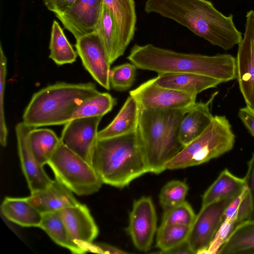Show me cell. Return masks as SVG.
<instances>
[{"instance_id":"cell-1","label":"cell","mask_w":254,"mask_h":254,"mask_svg":"<svg viewBox=\"0 0 254 254\" xmlns=\"http://www.w3.org/2000/svg\"><path fill=\"white\" fill-rule=\"evenodd\" d=\"M144 10L172 19L224 50L239 45L243 38L233 15L225 16L206 0H147Z\"/></svg>"},{"instance_id":"cell-2","label":"cell","mask_w":254,"mask_h":254,"mask_svg":"<svg viewBox=\"0 0 254 254\" xmlns=\"http://www.w3.org/2000/svg\"><path fill=\"white\" fill-rule=\"evenodd\" d=\"M127 59L137 68L159 73H190L226 82L237 78L236 59L229 54L209 56L182 53L148 44H135Z\"/></svg>"},{"instance_id":"cell-3","label":"cell","mask_w":254,"mask_h":254,"mask_svg":"<svg viewBox=\"0 0 254 254\" xmlns=\"http://www.w3.org/2000/svg\"><path fill=\"white\" fill-rule=\"evenodd\" d=\"M91 165L103 184L120 189L149 172L139 127L131 133L98 139Z\"/></svg>"},{"instance_id":"cell-4","label":"cell","mask_w":254,"mask_h":254,"mask_svg":"<svg viewBox=\"0 0 254 254\" xmlns=\"http://www.w3.org/2000/svg\"><path fill=\"white\" fill-rule=\"evenodd\" d=\"M99 92L91 82H61L48 86L33 94L24 112L23 122L34 128L64 125L85 101Z\"/></svg>"},{"instance_id":"cell-5","label":"cell","mask_w":254,"mask_h":254,"mask_svg":"<svg viewBox=\"0 0 254 254\" xmlns=\"http://www.w3.org/2000/svg\"><path fill=\"white\" fill-rule=\"evenodd\" d=\"M192 107L168 110L140 107L139 129L150 173L159 174L166 170V163L184 147L179 138V127Z\"/></svg>"},{"instance_id":"cell-6","label":"cell","mask_w":254,"mask_h":254,"mask_svg":"<svg viewBox=\"0 0 254 254\" xmlns=\"http://www.w3.org/2000/svg\"><path fill=\"white\" fill-rule=\"evenodd\" d=\"M235 136L224 116H215L209 126L165 165V169H184L217 158L234 147Z\"/></svg>"},{"instance_id":"cell-7","label":"cell","mask_w":254,"mask_h":254,"mask_svg":"<svg viewBox=\"0 0 254 254\" xmlns=\"http://www.w3.org/2000/svg\"><path fill=\"white\" fill-rule=\"evenodd\" d=\"M47 164L56 179L77 195L93 194L103 184L92 166L61 141Z\"/></svg>"},{"instance_id":"cell-8","label":"cell","mask_w":254,"mask_h":254,"mask_svg":"<svg viewBox=\"0 0 254 254\" xmlns=\"http://www.w3.org/2000/svg\"><path fill=\"white\" fill-rule=\"evenodd\" d=\"M234 199L220 200L201 206L190 227L187 240L192 254H207L223 222L224 211Z\"/></svg>"},{"instance_id":"cell-9","label":"cell","mask_w":254,"mask_h":254,"mask_svg":"<svg viewBox=\"0 0 254 254\" xmlns=\"http://www.w3.org/2000/svg\"><path fill=\"white\" fill-rule=\"evenodd\" d=\"M141 108L150 110H179L192 107L197 95L160 86L151 79L129 92Z\"/></svg>"},{"instance_id":"cell-10","label":"cell","mask_w":254,"mask_h":254,"mask_svg":"<svg viewBox=\"0 0 254 254\" xmlns=\"http://www.w3.org/2000/svg\"><path fill=\"white\" fill-rule=\"evenodd\" d=\"M237 78L247 105L254 110V10L247 12L245 31L238 45Z\"/></svg>"},{"instance_id":"cell-11","label":"cell","mask_w":254,"mask_h":254,"mask_svg":"<svg viewBox=\"0 0 254 254\" xmlns=\"http://www.w3.org/2000/svg\"><path fill=\"white\" fill-rule=\"evenodd\" d=\"M102 117L72 119L64 124L60 137L61 142L65 146L91 165L93 150L98 140V128Z\"/></svg>"},{"instance_id":"cell-12","label":"cell","mask_w":254,"mask_h":254,"mask_svg":"<svg viewBox=\"0 0 254 254\" xmlns=\"http://www.w3.org/2000/svg\"><path fill=\"white\" fill-rule=\"evenodd\" d=\"M157 215L152 198L142 196L133 202L127 231L135 247L147 252L157 232Z\"/></svg>"},{"instance_id":"cell-13","label":"cell","mask_w":254,"mask_h":254,"mask_svg":"<svg viewBox=\"0 0 254 254\" xmlns=\"http://www.w3.org/2000/svg\"><path fill=\"white\" fill-rule=\"evenodd\" d=\"M73 247V254L87 252L90 244L97 237L99 229L88 208L80 203L60 210Z\"/></svg>"},{"instance_id":"cell-14","label":"cell","mask_w":254,"mask_h":254,"mask_svg":"<svg viewBox=\"0 0 254 254\" xmlns=\"http://www.w3.org/2000/svg\"><path fill=\"white\" fill-rule=\"evenodd\" d=\"M75 47L85 69L99 84L110 90L111 64L98 35L94 32L78 38Z\"/></svg>"},{"instance_id":"cell-15","label":"cell","mask_w":254,"mask_h":254,"mask_svg":"<svg viewBox=\"0 0 254 254\" xmlns=\"http://www.w3.org/2000/svg\"><path fill=\"white\" fill-rule=\"evenodd\" d=\"M103 3L102 0H76L64 12L56 16L77 40L95 32Z\"/></svg>"},{"instance_id":"cell-16","label":"cell","mask_w":254,"mask_h":254,"mask_svg":"<svg viewBox=\"0 0 254 254\" xmlns=\"http://www.w3.org/2000/svg\"><path fill=\"white\" fill-rule=\"evenodd\" d=\"M33 128L23 122L15 127L18 155L31 193L46 189L54 181L47 175L43 166L37 162L30 148L28 135Z\"/></svg>"},{"instance_id":"cell-17","label":"cell","mask_w":254,"mask_h":254,"mask_svg":"<svg viewBox=\"0 0 254 254\" xmlns=\"http://www.w3.org/2000/svg\"><path fill=\"white\" fill-rule=\"evenodd\" d=\"M73 192L55 179L45 189L31 193L29 202L41 213L60 210L79 203Z\"/></svg>"},{"instance_id":"cell-18","label":"cell","mask_w":254,"mask_h":254,"mask_svg":"<svg viewBox=\"0 0 254 254\" xmlns=\"http://www.w3.org/2000/svg\"><path fill=\"white\" fill-rule=\"evenodd\" d=\"M151 80L161 87L196 95L221 83L208 76L190 73H159Z\"/></svg>"},{"instance_id":"cell-19","label":"cell","mask_w":254,"mask_h":254,"mask_svg":"<svg viewBox=\"0 0 254 254\" xmlns=\"http://www.w3.org/2000/svg\"><path fill=\"white\" fill-rule=\"evenodd\" d=\"M217 93H214L206 102H196L183 117L179 138L184 147L198 136L211 123L213 116L210 106Z\"/></svg>"},{"instance_id":"cell-20","label":"cell","mask_w":254,"mask_h":254,"mask_svg":"<svg viewBox=\"0 0 254 254\" xmlns=\"http://www.w3.org/2000/svg\"><path fill=\"white\" fill-rule=\"evenodd\" d=\"M140 106L138 101L129 95L114 120L98 132V139L127 134L139 127Z\"/></svg>"},{"instance_id":"cell-21","label":"cell","mask_w":254,"mask_h":254,"mask_svg":"<svg viewBox=\"0 0 254 254\" xmlns=\"http://www.w3.org/2000/svg\"><path fill=\"white\" fill-rule=\"evenodd\" d=\"M1 212L9 221L24 227H39L42 213L27 197H5L0 205Z\"/></svg>"},{"instance_id":"cell-22","label":"cell","mask_w":254,"mask_h":254,"mask_svg":"<svg viewBox=\"0 0 254 254\" xmlns=\"http://www.w3.org/2000/svg\"><path fill=\"white\" fill-rule=\"evenodd\" d=\"M116 20L122 44L126 51L133 38L136 23L134 0H102Z\"/></svg>"},{"instance_id":"cell-23","label":"cell","mask_w":254,"mask_h":254,"mask_svg":"<svg viewBox=\"0 0 254 254\" xmlns=\"http://www.w3.org/2000/svg\"><path fill=\"white\" fill-rule=\"evenodd\" d=\"M95 32L98 35L112 64L125 52L114 16L103 3L102 14Z\"/></svg>"},{"instance_id":"cell-24","label":"cell","mask_w":254,"mask_h":254,"mask_svg":"<svg viewBox=\"0 0 254 254\" xmlns=\"http://www.w3.org/2000/svg\"><path fill=\"white\" fill-rule=\"evenodd\" d=\"M245 188L244 178L235 176L226 169L204 193L201 206L220 200L234 199Z\"/></svg>"},{"instance_id":"cell-25","label":"cell","mask_w":254,"mask_h":254,"mask_svg":"<svg viewBox=\"0 0 254 254\" xmlns=\"http://www.w3.org/2000/svg\"><path fill=\"white\" fill-rule=\"evenodd\" d=\"M217 254H254V220L238 225Z\"/></svg>"},{"instance_id":"cell-26","label":"cell","mask_w":254,"mask_h":254,"mask_svg":"<svg viewBox=\"0 0 254 254\" xmlns=\"http://www.w3.org/2000/svg\"><path fill=\"white\" fill-rule=\"evenodd\" d=\"M28 141L32 154L42 166L47 164L61 142L52 130L37 128L29 131Z\"/></svg>"},{"instance_id":"cell-27","label":"cell","mask_w":254,"mask_h":254,"mask_svg":"<svg viewBox=\"0 0 254 254\" xmlns=\"http://www.w3.org/2000/svg\"><path fill=\"white\" fill-rule=\"evenodd\" d=\"M49 49V58L59 65L72 64L76 60L77 52L68 41L58 22L55 20L52 26Z\"/></svg>"},{"instance_id":"cell-28","label":"cell","mask_w":254,"mask_h":254,"mask_svg":"<svg viewBox=\"0 0 254 254\" xmlns=\"http://www.w3.org/2000/svg\"><path fill=\"white\" fill-rule=\"evenodd\" d=\"M40 228L58 245L73 253V247L60 210L42 214Z\"/></svg>"},{"instance_id":"cell-29","label":"cell","mask_w":254,"mask_h":254,"mask_svg":"<svg viewBox=\"0 0 254 254\" xmlns=\"http://www.w3.org/2000/svg\"><path fill=\"white\" fill-rule=\"evenodd\" d=\"M191 226L161 224L157 230L156 246L160 253L167 254L187 242Z\"/></svg>"},{"instance_id":"cell-30","label":"cell","mask_w":254,"mask_h":254,"mask_svg":"<svg viewBox=\"0 0 254 254\" xmlns=\"http://www.w3.org/2000/svg\"><path fill=\"white\" fill-rule=\"evenodd\" d=\"M116 99L108 93L99 92L85 101L75 111L72 119L102 116L110 112L116 104Z\"/></svg>"},{"instance_id":"cell-31","label":"cell","mask_w":254,"mask_h":254,"mask_svg":"<svg viewBox=\"0 0 254 254\" xmlns=\"http://www.w3.org/2000/svg\"><path fill=\"white\" fill-rule=\"evenodd\" d=\"M189 190L188 185L179 180L168 182L159 195L160 204L164 211L173 208L185 201Z\"/></svg>"},{"instance_id":"cell-32","label":"cell","mask_w":254,"mask_h":254,"mask_svg":"<svg viewBox=\"0 0 254 254\" xmlns=\"http://www.w3.org/2000/svg\"><path fill=\"white\" fill-rule=\"evenodd\" d=\"M137 68L131 63H127L111 69L109 75L111 88L120 91L130 88L135 80Z\"/></svg>"},{"instance_id":"cell-33","label":"cell","mask_w":254,"mask_h":254,"mask_svg":"<svg viewBox=\"0 0 254 254\" xmlns=\"http://www.w3.org/2000/svg\"><path fill=\"white\" fill-rule=\"evenodd\" d=\"M196 215L190 205L186 201L164 211L162 224H175L191 226Z\"/></svg>"},{"instance_id":"cell-34","label":"cell","mask_w":254,"mask_h":254,"mask_svg":"<svg viewBox=\"0 0 254 254\" xmlns=\"http://www.w3.org/2000/svg\"><path fill=\"white\" fill-rule=\"evenodd\" d=\"M7 73V59L0 45V142L2 146L7 144L8 130L4 112V94Z\"/></svg>"},{"instance_id":"cell-35","label":"cell","mask_w":254,"mask_h":254,"mask_svg":"<svg viewBox=\"0 0 254 254\" xmlns=\"http://www.w3.org/2000/svg\"><path fill=\"white\" fill-rule=\"evenodd\" d=\"M251 203V212L249 220H254V153L248 164V170L244 178Z\"/></svg>"},{"instance_id":"cell-36","label":"cell","mask_w":254,"mask_h":254,"mask_svg":"<svg viewBox=\"0 0 254 254\" xmlns=\"http://www.w3.org/2000/svg\"><path fill=\"white\" fill-rule=\"evenodd\" d=\"M238 115L245 127L254 137V110L246 105L239 109Z\"/></svg>"},{"instance_id":"cell-37","label":"cell","mask_w":254,"mask_h":254,"mask_svg":"<svg viewBox=\"0 0 254 254\" xmlns=\"http://www.w3.org/2000/svg\"><path fill=\"white\" fill-rule=\"evenodd\" d=\"M76 0H43L46 7L56 14L64 12Z\"/></svg>"},{"instance_id":"cell-38","label":"cell","mask_w":254,"mask_h":254,"mask_svg":"<svg viewBox=\"0 0 254 254\" xmlns=\"http://www.w3.org/2000/svg\"><path fill=\"white\" fill-rule=\"evenodd\" d=\"M87 252L98 254H121L127 253L118 248L102 243H92L87 248Z\"/></svg>"},{"instance_id":"cell-39","label":"cell","mask_w":254,"mask_h":254,"mask_svg":"<svg viewBox=\"0 0 254 254\" xmlns=\"http://www.w3.org/2000/svg\"><path fill=\"white\" fill-rule=\"evenodd\" d=\"M167 254H192L189 246L186 242L185 243L179 245V246L172 249L167 253Z\"/></svg>"}]
</instances>
